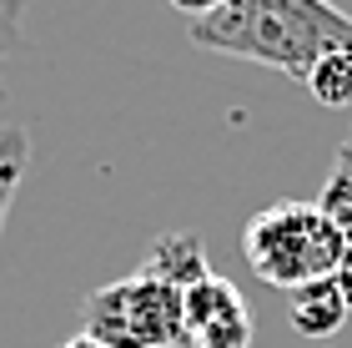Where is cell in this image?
Here are the masks:
<instances>
[{
  "label": "cell",
  "instance_id": "3",
  "mask_svg": "<svg viewBox=\"0 0 352 348\" xmlns=\"http://www.w3.org/2000/svg\"><path fill=\"white\" fill-rule=\"evenodd\" d=\"M81 334L106 348H182V293L136 267L86 298Z\"/></svg>",
  "mask_w": 352,
  "mask_h": 348
},
{
  "label": "cell",
  "instance_id": "13",
  "mask_svg": "<svg viewBox=\"0 0 352 348\" xmlns=\"http://www.w3.org/2000/svg\"><path fill=\"white\" fill-rule=\"evenodd\" d=\"M60 348H106V343H96L91 334H76V338H66V343H60Z\"/></svg>",
  "mask_w": 352,
  "mask_h": 348
},
{
  "label": "cell",
  "instance_id": "8",
  "mask_svg": "<svg viewBox=\"0 0 352 348\" xmlns=\"http://www.w3.org/2000/svg\"><path fill=\"white\" fill-rule=\"evenodd\" d=\"M30 167V136L25 126H0V227H6V212L15 202V187H21Z\"/></svg>",
  "mask_w": 352,
  "mask_h": 348
},
{
  "label": "cell",
  "instance_id": "5",
  "mask_svg": "<svg viewBox=\"0 0 352 348\" xmlns=\"http://www.w3.org/2000/svg\"><path fill=\"white\" fill-rule=\"evenodd\" d=\"M287 313H292V328L302 338H332L347 323V298L338 288V273L292 288V308H287Z\"/></svg>",
  "mask_w": 352,
  "mask_h": 348
},
{
  "label": "cell",
  "instance_id": "9",
  "mask_svg": "<svg viewBox=\"0 0 352 348\" xmlns=\"http://www.w3.org/2000/svg\"><path fill=\"white\" fill-rule=\"evenodd\" d=\"M317 207L342 227V237L352 232V141L338 147V162H332V177L322 187V197H317Z\"/></svg>",
  "mask_w": 352,
  "mask_h": 348
},
{
  "label": "cell",
  "instance_id": "2",
  "mask_svg": "<svg viewBox=\"0 0 352 348\" xmlns=\"http://www.w3.org/2000/svg\"><path fill=\"white\" fill-rule=\"evenodd\" d=\"M242 258L267 288H302V283L332 278L347 258V237L317 202H277L247 217Z\"/></svg>",
  "mask_w": 352,
  "mask_h": 348
},
{
  "label": "cell",
  "instance_id": "12",
  "mask_svg": "<svg viewBox=\"0 0 352 348\" xmlns=\"http://www.w3.org/2000/svg\"><path fill=\"white\" fill-rule=\"evenodd\" d=\"M338 288H342L347 313H352V247H347V258H342V267H338Z\"/></svg>",
  "mask_w": 352,
  "mask_h": 348
},
{
  "label": "cell",
  "instance_id": "11",
  "mask_svg": "<svg viewBox=\"0 0 352 348\" xmlns=\"http://www.w3.org/2000/svg\"><path fill=\"white\" fill-rule=\"evenodd\" d=\"M171 6H176V10H186L191 21H201V15H212V10L221 6V0H171Z\"/></svg>",
  "mask_w": 352,
  "mask_h": 348
},
{
  "label": "cell",
  "instance_id": "1",
  "mask_svg": "<svg viewBox=\"0 0 352 348\" xmlns=\"http://www.w3.org/2000/svg\"><path fill=\"white\" fill-rule=\"evenodd\" d=\"M191 45L307 81L327 51H352V15L332 0H221L191 21Z\"/></svg>",
  "mask_w": 352,
  "mask_h": 348
},
{
  "label": "cell",
  "instance_id": "4",
  "mask_svg": "<svg viewBox=\"0 0 352 348\" xmlns=\"http://www.w3.org/2000/svg\"><path fill=\"white\" fill-rule=\"evenodd\" d=\"M141 273L171 283L176 293H186L191 283H201L212 267H206V247L197 232H162L146 252V263H141Z\"/></svg>",
  "mask_w": 352,
  "mask_h": 348
},
{
  "label": "cell",
  "instance_id": "7",
  "mask_svg": "<svg viewBox=\"0 0 352 348\" xmlns=\"http://www.w3.org/2000/svg\"><path fill=\"white\" fill-rule=\"evenodd\" d=\"M302 86H307L322 106H332V112H338V106H352V51H327L307 71Z\"/></svg>",
  "mask_w": 352,
  "mask_h": 348
},
{
  "label": "cell",
  "instance_id": "10",
  "mask_svg": "<svg viewBox=\"0 0 352 348\" xmlns=\"http://www.w3.org/2000/svg\"><path fill=\"white\" fill-rule=\"evenodd\" d=\"M182 348H252V313L236 308V313H227V318L197 328Z\"/></svg>",
  "mask_w": 352,
  "mask_h": 348
},
{
  "label": "cell",
  "instance_id": "14",
  "mask_svg": "<svg viewBox=\"0 0 352 348\" xmlns=\"http://www.w3.org/2000/svg\"><path fill=\"white\" fill-rule=\"evenodd\" d=\"M347 141H352V136H347Z\"/></svg>",
  "mask_w": 352,
  "mask_h": 348
},
{
  "label": "cell",
  "instance_id": "6",
  "mask_svg": "<svg viewBox=\"0 0 352 348\" xmlns=\"http://www.w3.org/2000/svg\"><path fill=\"white\" fill-rule=\"evenodd\" d=\"M236 308H247V303H242V293H236V283H227L221 273H206L201 283H191V288L182 293V343L197 334V328L227 318V313H236Z\"/></svg>",
  "mask_w": 352,
  "mask_h": 348
}]
</instances>
